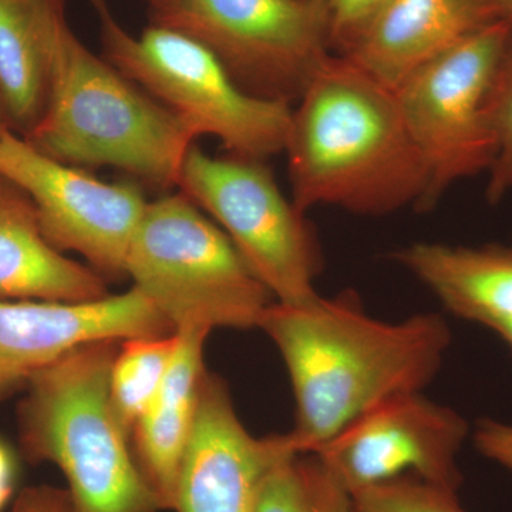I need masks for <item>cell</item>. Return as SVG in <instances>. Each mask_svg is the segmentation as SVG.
Returning <instances> with one entry per match:
<instances>
[{"instance_id": "obj_23", "label": "cell", "mask_w": 512, "mask_h": 512, "mask_svg": "<svg viewBox=\"0 0 512 512\" xmlns=\"http://www.w3.org/2000/svg\"><path fill=\"white\" fill-rule=\"evenodd\" d=\"M319 10L333 55H346L386 0H305Z\"/></svg>"}, {"instance_id": "obj_19", "label": "cell", "mask_w": 512, "mask_h": 512, "mask_svg": "<svg viewBox=\"0 0 512 512\" xmlns=\"http://www.w3.org/2000/svg\"><path fill=\"white\" fill-rule=\"evenodd\" d=\"M178 342L177 332L121 340L111 369L110 394L114 412L128 434L160 392Z\"/></svg>"}, {"instance_id": "obj_28", "label": "cell", "mask_w": 512, "mask_h": 512, "mask_svg": "<svg viewBox=\"0 0 512 512\" xmlns=\"http://www.w3.org/2000/svg\"><path fill=\"white\" fill-rule=\"evenodd\" d=\"M8 120H6L5 107H3L2 99H0V141L5 136L6 131H9Z\"/></svg>"}, {"instance_id": "obj_30", "label": "cell", "mask_w": 512, "mask_h": 512, "mask_svg": "<svg viewBox=\"0 0 512 512\" xmlns=\"http://www.w3.org/2000/svg\"><path fill=\"white\" fill-rule=\"evenodd\" d=\"M500 3L501 8H503L505 15L512 22V0H497Z\"/></svg>"}, {"instance_id": "obj_3", "label": "cell", "mask_w": 512, "mask_h": 512, "mask_svg": "<svg viewBox=\"0 0 512 512\" xmlns=\"http://www.w3.org/2000/svg\"><path fill=\"white\" fill-rule=\"evenodd\" d=\"M40 153L73 167H114L174 188L197 136L177 116L94 55L70 25L57 50L49 103L28 136Z\"/></svg>"}, {"instance_id": "obj_11", "label": "cell", "mask_w": 512, "mask_h": 512, "mask_svg": "<svg viewBox=\"0 0 512 512\" xmlns=\"http://www.w3.org/2000/svg\"><path fill=\"white\" fill-rule=\"evenodd\" d=\"M470 436L460 413L414 392L376 404L311 454L350 495L406 476L460 490Z\"/></svg>"}, {"instance_id": "obj_7", "label": "cell", "mask_w": 512, "mask_h": 512, "mask_svg": "<svg viewBox=\"0 0 512 512\" xmlns=\"http://www.w3.org/2000/svg\"><path fill=\"white\" fill-rule=\"evenodd\" d=\"M178 188L227 234L275 302L299 305L319 295L318 239L264 161L214 157L194 144Z\"/></svg>"}, {"instance_id": "obj_1", "label": "cell", "mask_w": 512, "mask_h": 512, "mask_svg": "<svg viewBox=\"0 0 512 512\" xmlns=\"http://www.w3.org/2000/svg\"><path fill=\"white\" fill-rule=\"evenodd\" d=\"M258 329L281 353L293 396V448L311 454L350 421L399 394L423 392L451 343L446 320L420 313L373 318L355 295L272 302Z\"/></svg>"}, {"instance_id": "obj_16", "label": "cell", "mask_w": 512, "mask_h": 512, "mask_svg": "<svg viewBox=\"0 0 512 512\" xmlns=\"http://www.w3.org/2000/svg\"><path fill=\"white\" fill-rule=\"evenodd\" d=\"M67 25L66 0H0V99L19 136L45 114Z\"/></svg>"}, {"instance_id": "obj_4", "label": "cell", "mask_w": 512, "mask_h": 512, "mask_svg": "<svg viewBox=\"0 0 512 512\" xmlns=\"http://www.w3.org/2000/svg\"><path fill=\"white\" fill-rule=\"evenodd\" d=\"M120 343H87L39 370L19 406L23 454L63 471L79 512L160 510L111 403Z\"/></svg>"}, {"instance_id": "obj_14", "label": "cell", "mask_w": 512, "mask_h": 512, "mask_svg": "<svg viewBox=\"0 0 512 512\" xmlns=\"http://www.w3.org/2000/svg\"><path fill=\"white\" fill-rule=\"evenodd\" d=\"M503 20L510 19L497 0H386L343 56L396 90L424 64Z\"/></svg>"}, {"instance_id": "obj_22", "label": "cell", "mask_w": 512, "mask_h": 512, "mask_svg": "<svg viewBox=\"0 0 512 512\" xmlns=\"http://www.w3.org/2000/svg\"><path fill=\"white\" fill-rule=\"evenodd\" d=\"M488 114L495 141L493 165L488 170L487 198L497 204L512 192V36L495 73Z\"/></svg>"}, {"instance_id": "obj_25", "label": "cell", "mask_w": 512, "mask_h": 512, "mask_svg": "<svg viewBox=\"0 0 512 512\" xmlns=\"http://www.w3.org/2000/svg\"><path fill=\"white\" fill-rule=\"evenodd\" d=\"M10 512H79L67 490L36 485L25 488L16 498Z\"/></svg>"}, {"instance_id": "obj_21", "label": "cell", "mask_w": 512, "mask_h": 512, "mask_svg": "<svg viewBox=\"0 0 512 512\" xmlns=\"http://www.w3.org/2000/svg\"><path fill=\"white\" fill-rule=\"evenodd\" d=\"M352 512H468L456 488L419 477L394 478L352 495Z\"/></svg>"}, {"instance_id": "obj_10", "label": "cell", "mask_w": 512, "mask_h": 512, "mask_svg": "<svg viewBox=\"0 0 512 512\" xmlns=\"http://www.w3.org/2000/svg\"><path fill=\"white\" fill-rule=\"evenodd\" d=\"M0 175L32 198L52 247L77 252L100 275L126 276L128 249L148 205L138 184L104 183L10 130L0 141Z\"/></svg>"}, {"instance_id": "obj_18", "label": "cell", "mask_w": 512, "mask_h": 512, "mask_svg": "<svg viewBox=\"0 0 512 512\" xmlns=\"http://www.w3.org/2000/svg\"><path fill=\"white\" fill-rule=\"evenodd\" d=\"M394 259L458 318L495 333L512 322V248L414 242Z\"/></svg>"}, {"instance_id": "obj_5", "label": "cell", "mask_w": 512, "mask_h": 512, "mask_svg": "<svg viewBox=\"0 0 512 512\" xmlns=\"http://www.w3.org/2000/svg\"><path fill=\"white\" fill-rule=\"evenodd\" d=\"M89 2L104 59L173 111L197 138H217L231 156L254 160L284 153L292 104L242 90L194 37L158 23L133 35L107 0Z\"/></svg>"}, {"instance_id": "obj_8", "label": "cell", "mask_w": 512, "mask_h": 512, "mask_svg": "<svg viewBox=\"0 0 512 512\" xmlns=\"http://www.w3.org/2000/svg\"><path fill=\"white\" fill-rule=\"evenodd\" d=\"M512 36L503 20L424 64L394 92L427 173L419 211H431L451 185L488 173L495 141L488 99Z\"/></svg>"}, {"instance_id": "obj_27", "label": "cell", "mask_w": 512, "mask_h": 512, "mask_svg": "<svg viewBox=\"0 0 512 512\" xmlns=\"http://www.w3.org/2000/svg\"><path fill=\"white\" fill-rule=\"evenodd\" d=\"M148 5H150L151 10L154 12H161V10H165L170 8L171 5L175 2V0H146Z\"/></svg>"}, {"instance_id": "obj_15", "label": "cell", "mask_w": 512, "mask_h": 512, "mask_svg": "<svg viewBox=\"0 0 512 512\" xmlns=\"http://www.w3.org/2000/svg\"><path fill=\"white\" fill-rule=\"evenodd\" d=\"M109 295L103 275L49 244L32 198L0 175V301L89 302Z\"/></svg>"}, {"instance_id": "obj_9", "label": "cell", "mask_w": 512, "mask_h": 512, "mask_svg": "<svg viewBox=\"0 0 512 512\" xmlns=\"http://www.w3.org/2000/svg\"><path fill=\"white\" fill-rule=\"evenodd\" d=\"M151 18L208 47L261 99L295 103L332 55L325 20L305 0H175Z\"/></svg>"}, {"instance_id": "obj_24", "label": "cell", "mask_w": 512, "mask_h": 512, "mask_svg": "<svg viewBox=\"0 0 512 512\" xmlns=\"http://www.w3.org/2000/svg\"><path fill=\"white\" fill-rule=\"evenodd\" d=\"M471 437L480 454L512 473V424L480 420L471 430Z\"/></svg>"}, {"instance_id": "obj_12", "label": "cell", "mask_w": 512, "mask_h": 512, "mask_svg": "<svg viewBox=\"0 0 512 512\" xmlns=\"http://www.w3.org/2000/svg\"><path fill=\"white\" fill-rule=\"evenodd\" d=\"M292 454L299 453L288 433L252 436L235 412L227 384L205 370L174 510L255 512L266 474Z\"/></svg>"}, {"instance_id": "obj_2", "label": "cell", "mask_w": 512, "mask_h": 512, "mask_svg": "<svg viewBox=\"0 0 512 512\" xmlns=\"http://www.w3.org/2000/svg\"><path fill=\"white\" fill-rule=\"evenodd\" d=\"M284 153L292 202L380 217L419 211L427 173L396 92L348 57L330 55L292 106Z\"/></svg>"}, {"instance_id": "obj_17", "label": "cell", "mask_w": 512, "mask_h": 512, "mask_svg": "<svg viewBox=\"0 0 512 512\" xmlns=\"http://www.w3.org/2000/svg\"><path fill=\"white\" fill-rule=\"evenodd\" d=\"M177 352L156 399L138 421L137 463L160 510H174L178 476L197 416L210 330H177Z\"/></svg>"}, {"instance_id": "obj_6", "label": "cell", "mask_w": 512, "mask_h": 512, "mask_svg": "<svg viewBox=\"0 0 512 512\" xmlns=\"http://www.w3.org/2000/svg\"><path fill=\"white\" fill-rule=\"evenodd\" d=\"M126 276L175 332L255 329L274 302L227 234L183 192L148 202Z\"/></svg>"}, {"instance_id": "obj_13", "label": "cell", "mask_w": 512, "mask_h": 512, "mask_svg": "<svg viewBox=\"0 0 512 512\" xmlns=\"http://www.w3.org/2000/svg\"><path fill=\"white\" fill-rule=\"evenodd\" d=\"M174 332L134 286L89 302L0 301V399L79 346Z\"/></svg>"}, {"instance_id": "obj_29", "label": "cell", "mask_w": 512, "mask_h": 512, "mask_svg": "<svg viewBox=\"0 0 512 512\" xmlns=\"http://www.w3.org/2000/svg\"><path fill=\"white\" fill-rule=\"evenodd\" d=\"M497 335L503 338L512 348V322L507 323V325L498 330Z\"/></svg>"}, {"instance_id": "obj_20", "label": "cell", "mask_w": 512, "mask_h": 512, "mask_svg": "<svg viewBox=\"0 0 512 512\" xmlns=\"http://www.w3.org/2000/svg\"><path fill=\"white\" fill-rule=\"evenodd\" d=\"M255 512H352V495L313 454H292L271 468Z\"/></svg>"}, {"instance_id": "obj_26", "label": "cell", "mask_w": 512, "mask_h": 512, "mask_svg": "<svg viewBox=\"0 0 512 512\" xmlns=\"http://www.w3.org/2000/svg\"><path fill=\"white\" fill-rule=\"evenodd\" d=\"M13 481H15V464L8 448L0 443V511L12 495Z\"/></svg>"}]
</instances>
